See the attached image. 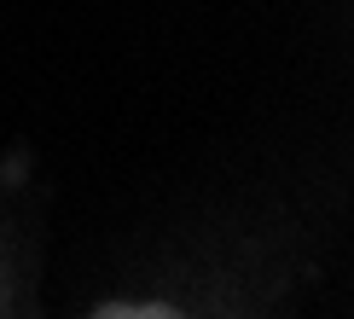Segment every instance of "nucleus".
I'll list each match as a JSON object with an SVG mask.
<instances>
[{
	"label": "nucleus",
	"instance_id": "obj_1",
	"mask_svg": "<svg viewBox=\"0 0 354 319\" xmlns=\"http://www.w3.org/2000/svg\"><path fill=\"white\" fill-rule=\"evenodd\" d=\"M87 319H186V313L169 308V302H105V308H93Z\"/></svg>",
	"mask_w": 354,
	"mask_h": 319
}]
</instances>
